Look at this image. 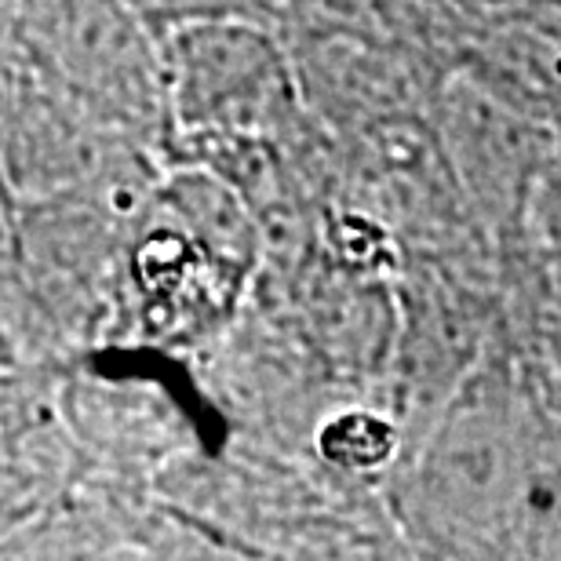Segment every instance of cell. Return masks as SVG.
Instances as JSON below:
<instances>
[{
	"label": "cell",
	"mask_w": 561,
	"mask_h": 561,
	"mask_svg": "<svg viewBox=\"0 0 561 561\" xmlns=\"http://www.w3.org/2000/svg\"><path fill=\"white\" fill-rule=\"evenodd\" d=\"M442 157L453 186L489 222H514L561 150L525 103L478 77H456L442 95Z\"/></svg>",
	"instance_id": "7a4b0ae2"
},
{
	"label": "cell",
	"mask_w": 561,
	"mask_h": 561,
	"mask_svg": "<svg viewBox=\"0 0 561 561\" xmlns=\"http://www.w3.org/2000/svg\"><path fill=\"white\" fill-rule=\"evenodd\" d=\"M554 128H558V142H561V95H558V103H554Z\"/></svg>",
	"instance_id": "8992f818"
},
{
	"label": "cell",
	"mask_w": 561,
	"mask_h": 561,
	"mask_svg": "<svg viewBox=\"0 0 561 561\" xmlns=\"http://www.w3.org/2000/svg\"><path fill=\"white\" fill-rule=\"evenodd\" d=\"M543 416L511 394H470L448 412L416 467L426 522L470 540H511Z\"/></svg>",
	"instance_id": "6da1fadb"
},
{
	"label": "cell",
	"mask_w": 561,
	"mask_h": 561,
	"mask_svg": "<svg viewBox=\"0 0 561 561\" xmlns=\"http://www.w3.org/2000/svg\"><path fill=\"white\" fill-rule=\"evenodd\" d=\"M288 95L285 62L255 30L197 26L175 41L172 99L186 128H266L285 114Z\"/></svg>",
	"instance_id": "3957f363"
},
{
	"label": "cell",
	"mask_w": 561,
	"mask_h": 561,
	"mask_svg": "<svg viewBox=\"0 0 561 561\" xmlns=\"http://www.w3.org/2000/svg\"><path fill=\"white\" fill-rule=\"evenodd\" d=\"M48 48L73 84L88 92H125L142 99L150 92L142 44L128 19L106 8H62L51 11Z\"/></svg>",
	"instance_id": "5b68a950"
},
{
	"label": "cell",
	"mask_w": 561,
	"mask_h": 561,
	"mask_svg": "<svg viewBox=\"0 0 561 561\" xmlns=\"http://www.w3.org/2000/svg\"><path fill=\"white\" fill-rule=\"evenodd\" d=\"M307 81L318 99L340 106L346 117H365L368 125H398L416 99V73L409 62L351 37L321 41L307 59Z\"/></svg>",
	"instance_id": "277c9868"
}]
</instances>
